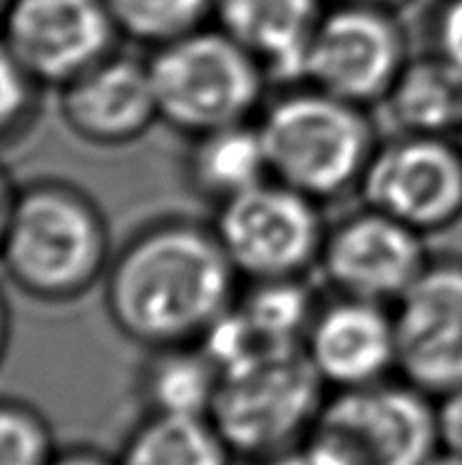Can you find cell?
Returning a JSON list of instances; mask_svg holds the SVG:
<instances>
[{"instance_id":"obj_1","label":"cell","mask_w":462,"mask_h":465,"mask_svg":"<svg viewBox=\"0 0 462 465\" xmlns=\"http://www.w3.org/2000/svg\"><path fill=\"white\" fill-rule=\"evenodd\" d=\"M104 309L142 349L199 343L236 304V274L211 224L154 219L117 249L103 279Z\"/></svg>"},{"instance_id":"obj_2","label":"cell","mask_w":462,"mask_h":465,"mask_svg":"<svg viewBox=\"0 0 462 465\" xmlns=\"http://www.w3.org/2000/svg\"><path fill=\"white\" fill-rule=\"evenodd\" d=\"M110 227L100 204L65 180L18 187L0 242V266L30 299L65 304L100 284L113 262Z\"/></svg>"},{"instance_id":"obj_3","label":"cell","mask_w":462,"mask_h":465,"mask_svg":"<svg viewBox=\"0 0 462 465\" xmlns=\"http://www.w3.org/2000/svg\"><path fill=\"white\" fill-rule=\"evenodd\" d=\"M271 180L311 200L336 202L360 190L380 144L373 110L296 83L256 114Z\"/></svg>"},{"instance_id":"obj_4","label":"cell","mask_w":462,"mask_h":465,"mask_svg":"<svg viewBox=\"0 0 462 465\" xmlns=\"http://www.w3.org/2000/svg\"><path fill=\"white\" fill-rule=\"evenodd\" d=\"M326 396L303 343L264 346L219 369L209 418L236 458L264 465L303 446Z\"/></svg>"},{"instance_id":"obj_5","label":"cell","mask_w":462,"mask_h":465,"mask_svg":"<svg viewBox=\"0 0 462 465\" xmlns=\"http://www.w3.org/2000/svg\"><path fill=\"white\" fill-rule=\"evenodd\" d=\"M147 65L160 123L184 137L251 123L271 85L261 63L214 23L152 48Z\"/></svg>"},{"instance_id":"obj_6","label":"cell","mask_w":462,"mask_h":465,"mask_svg":"<svg viewBox=\"0 0 462 465\" xmlns=\"http://www.w3.org/2000/svg\"><path fill=\"white\" fill-rule=\"evenodd\" d=\"M435 450V399L400 376L329 391L299 448L306 465H423Z\"/></svg>"},{"instance_id":"obj_7","label":"cell","mask_w":462,"mask_h":465,"mask_svg":"<svg viewBox=\"0 0 462 465\" xmlns=\"http://www.w3.org/2000/svg\"><path fill=\"white\" fill-rule=\"evenodd\" d=\"M321 202L266 180L214 207L211 229L241 282L306 279L319 266L329 224Z\"/></svg>"},{"instance_id":"obj_8","label":"cell","mask_w":462,"mask_h":465,"mask_svg":"<svg viewBox=\"0 0 462 465\" xmlns=\"http://www.w3.org/2000/svg\"><path fill=\"white\" fill-rule=\"evenodd\" d=\"M406 28L388 5L336 3L323 10L303 63V83L376 110L410 60Z\"/></svg>"},{"instance_id":"obj_9","label":"cell","mask_w":462,"mask_h":465,"mask_svg":"<svg viewBox=\"0 0 462 465\" xmlns=\"http://www.w3.org/2000/svg\"><path fill=\"white\" fill-rule=\"evenodd\" d=\"M369 207L425 239L462 219V147L457 137L390 134L380 140L360 182Z\"/></svg>"},{"instance_id":"obj_10","label":"cell","mask_w":462,"mask_h":465,"mask_svg":"<svg viewBox=\"0 0 462 465\" xmlns=\"http://www.w3.org/2000/svg\"><path fill=\"white\" fill-rule=\"evenodd\" d=\"M0 38L40 87H60L117 50L104 0H10Z\"/></svg>"},{"instance_id":"obj_11","label":"cell","mask_w":462,"mask_h":465,"mask_svg":"<svg viewBox=\"0 0 462 465\" xmlns=\"http://www.w3.org/2000/svg\"><path fill=\"white\" fill-rule=\"evenodd\" d=\"M428 264L423 234L366 204L329 227L316 272L333 294L393 306Z\"/></svg>"},{"instance_id":"obj_12","label":"cell","mask_w":462,"mask_h":465,"mask_svg":"<svg viewBox=\"0 0 462 465\" xmlns=\"http://www.w3.org/2000/svg\"><path fill=\"white\" fill-rule=\"evenodd\" d=\"M393 309L398 376L440 399L462 389V262L430 259Z\"/></svg>"},{"instance_id":"obj_13","label":"cell","mask_w":462,"mask_h":465,"mask_svg":"<svg viewBox=\"0 0 462 465\" xmlns=\"http://www.w3.org/2000/svg\"><path fill=\"white\" fill-rule=\"evenodd\" d=\"M303 351L329 391L380 383L398 376L393 309L333 294L319 304L303 336Z\"/></svg>"},{"instance_id":"obj_14","label":"cell","mask_w":462,"mask_h":465,"mask_svg":"<svg viewBox=\"0 0 462 465\" xmlns=\"http://www.w3.org/2000/svg\"><path fill=\"white\" fill-rule=\"evenodd\" d=\"M60 114L77 140L124 147L160 123L147 57L114 50L60 87Z\"/></svg>"},{"instance_id":"obj_15","label":"cell","mask_w":462,"mask_h":465,"mask_svg":"<svg viewBox=\"0 0 462 465\" xmlns=\"http://www.w3.org/2000/svg\"><path fill=\"white\" fill-rule=\"evenodd\" d=\"M323 0H214L211 23L261 63L279 87L303 83V63Z\"/></svg>"},{"instance_id":"obj_16","label":"cell","mask_w":462,"mask_h":465,"mask_svg":"<svg viewBox=\"0 0 462 465\" xmlns=\"http://www.w3.org/2000/svg\"><path fill=\"white\" fill-rule=\"evenodd\" d=\"M390 134L457 137L462 127V75L430 50L410 55L376 107Z\"/></svg>"},{"instance_id":"obj_17","label":"cell","mask_w":462,"mask_h":465,"mask_svg":"<svg viewBox=\"0 0 462 465\" xmlns=\"http://www.w3.org/2000/svg\"><path fill=\"white\" fill-rule=\"evenodd\" d=\"M184 177L192 194L214 207L271 180L256 120L189 137Z\"/></svg>"},{"instance_id":"obj_18","label":"cell","mask_w":462,"mask_h":465,"mask_svg":"<svg viewBox=\"0 0 462 465\" xmlns=\"http://www.w3.org/2000/svg\"><path fill=\"white\" fill-rule=\"evenodd\" d=\"M219 366L199 343L150 349L137 371V399L144 413L211 416Z\"/></svg>"},{"instance_id":"obj_19","label":"cell","mask_w":462,"mask_h":465,"mask_svg":"<svg viewBox=\"0 0 462 465\" xmlns=\"http://www.w3.org/2000/svg\"><path fill=\"white\" fill-rule=\"evenodd\" d=\"M117 465H236V453L207 416L142 413Z\"/></svg>"},{"instance_id":"obj_20","label":"cell","mask_w":462,"mask_h":465,"mask_svg":"<svg viewBox=\"0 0 462 465\" xmlns=\"http://www.w3.org/2000/svg\"><path fill=\"white\" fill-rule=\"evenodd\" d=\"M236 309L261 341L289 346L303 343L319 302L303 279H271L246 282V289L236 299Z\"/></svg>"},{"instance_id":"obj_21","label":"cell","mask_w":462,"mask_h":465,"mask_svg":"<svg viewBox=\"0 0 462 465\" xmlns=\"http://www.w3.org/2000/svg\"><path fill=\"white\" fill-rule=\"evenodd\" d=\"M120 35L147 48L204 28L214 15V0H104Z\"/></svg>"},{"instance_id":"obj_22","label":"cell","mask_w":462,"mask_h":465,"mask_svg":"<svg viewBox=\"0 0 462 465\" xmlns=\"http://www.w3.org/2000/svg\"><path fill=\"white\" fill-rule=\"evenodd\" d=\"M55 438L40 411L15 399H0V465H47Z\"/></svg>"},{"instance_id":"obj_23","label":"cell","mask_w":462,"mask_h":465,"mask_svg":"<svg viewBox=\"0 0 462 465\" xmlns=\"http://www.w3.org/2000/svg\"><path fill=\"white\" fill-rule=\"evenodd\" d=\"M40 85L0 38V144L28 130L38 113Z\"/></svg>"},{"instance_id":"obj_24","label":"cell","mask_w":462,"mask_h":465,"mask_svg":"<svg viewBox=\"0 0 462 465\" xmlns=\"http://www.w3.org/2000/svg\"><path fill=\"white\" fill-rule=\"evenodd\" d=\"M433 53L462 75V0H443L433 20Z\"/></svg>"},{"instance_id":"obj_25","label":"cell","mask_w":462,"mask_h":465,"mask_svg":"<svg viewBox=\"0 0 462 465\" xmlns=\"http://www.w3.org/2000/svg\"><path fill=\"white\" fill-rule=\"evenodd\" d=\"M435 430L437 448L462 456V389L435 399Z\"/></svg>"},{"instance_id":"obj_26","label":"cell","mask_w":462,"mask_h":465,"mask_svg":"<svg viewBox=\"0 0 462 465\" xmlns=\"http://www.w3.org/2000/svg\"><path fill=\"white\" fill-rule=\"evenodd\" d=\"M47 465H117L114 456H104L103 450L85 446L57 448Z\"/></svg>"},{"instance_id":"obj_27","label":"cell","mask_w":462,"mask_h":465,"mask_svg":"<svg viewBox=\"0 0 462 465\" xmlns=\"http://www.w3.org/2000/svg\"><path fill=\"white\" fill-rule=\"evenodd\" d=\"M15 197H18V184H13V180L8 177V172L0 167V242H3L5 227H8V219L10 212H13V204H15Z\"/></svg>"},{"instance_id":"obj_28","label":"cell","mask_w":462,"mask_h":465,"mask_svg":"<svg viewBox=\"0 0 462 465\" xmlns=\"http://www.w3.org/2000/svg\"><path fill=\"white\" fill-rule=\"evenodd\" d=\"M8 346H10V306L5 294H3V289H0V363H3L5 353H8Z\"/></svg>"},{"instance_id":"obj_29","label":"cell","mask_w":462,"mask_h":465,"mask_svg":"<svg viewBox=\"0 0 462 465\" xmlns=\"http://www.w3.org/2000/svg\"><path fill=\"white\" fill-rule=\"evenodd\" d=\"M423 465H462V456L450 453V450H443V448H437L433 456L428 458Z\"/></svg>"},{"instance_id":"obj_30","label":"cell","mask_w":462,"mask_h":465,"mask_svg":"<svg viewBox=\"0 0 462 465\" xmlns=\"http://www.w3.org/2000/svg\"><path fill=\"white\" fill-rule=\"evenodd\" d=\"M336 3H369V5H388V8H393L400 0H336Z\"/></svg>"},{"instance_id":"obj_31","label":"cell","mask_w":462,"mask_h":465,"mask_svg":"<svg viewBox=\"0 0 462 465\" xmlns=\"http://www.w3.org/2000/svg\"><path fill=\"white\" fill-rule=\"evenodd\" d=\"M8 5H10V0H0V23H3V15H5Z\"/></svg>"},{"instance_id":"obj_32","label":"cell","mask_w":462,"mask_h":465,"mask_svg":"<svg viewBox=\"0 0 462 465\" xmlns=\"http://www.w3.org/2000/svg\"><path fill=\"white\" fill-rule=\"evenodd\" d=\"M457 143H460V147H462V127H460V133H457Z\"/></svg>"}]
</instances>
